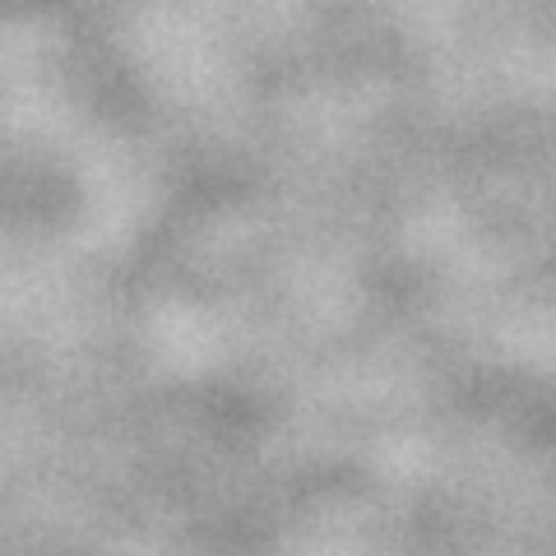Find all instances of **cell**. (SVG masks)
Returning <instances> with one entry per match:
<instances>
[]
</instances>
